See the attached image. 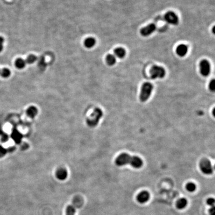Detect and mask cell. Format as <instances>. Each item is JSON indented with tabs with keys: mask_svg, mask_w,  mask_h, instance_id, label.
Wrapping results in <instances>:
<instances>
[{
	"mask_svg": "<svg viewBox=\"0 0 215 215\" xmlns=\"http://www.w3.org/2000/svg\"><path fill=\"white\" fill-rule=\"evenodd\" d=\"M115 164L118 166L129 164L134 168L138 169L142 167L143 161L139 157L132 156L127 153H122L116 158Z\"/></svg>",
	"mask_w": 215,
	"mask_h": 215,
	"instance_id": "1",
	"label": "cell"
},
{
	"mask_svg": "<svg viewBox=\"0 0 215 215\" xmlns=\"http://www.w3.org/2000/svg\"><path fill=\"white\" fill-rule=\"evenodd\" d=\"M103 116V112L99 108H96L91 114L90 117L87 119L86 122L90 127H94L97 126L100 120Z\"/></svg>",
	"mask_w": 215,
	"mask_h": 215,
	"instance_id": "2",
	"label": "cell"
},
{
	"mask_svg": "<svg viewBox=\"0 0 215 215\" xmlns=\"http://www.w3.org/2000/svg\"><path fill=\"white\" fill-rule=\"evenodd\" d=\"M153 85L150 82H145L141 86V91L139 95L141 101L145 102L148 100L153 90Z\"/></svg>",
	"mask_w": 215,
	"mask_h": 215,
	"instance_id": "3",
	"label": "cell"
},
{
	"mask_svg": "<svg viewBox=\"0 0 215 215\" xmlns=\"http://www.w3.org/2000/svg\"><path fill=\"white\" fill-rule=\"evenodd\" d=\"M150 75L152 79L163 78L164 77L166 71L164 67L158 65H153L150 69Z\"/></svg>",
	"mask_w": 215,
	"mask_h": 215,
	"instance_id": "4",
	"label": "cell"
},
{
	"mask_svg": "<svg viewBox=\"0 0 215 215\" xmlns=\"http://www.w3.org/2000/svg\"><path fill=\"white\" fill-rule=\"evenodd\" d=\"M199 167L202 173L206 175H211L213 172V168L210 160L207 158H203L200 162Z\"/></svg>",
	"mask_w": 215,
	"mask_h": 215,
	"instance_id": "5",
	"label": "cell"
},
{
	"mask_svg": "<svg viewBox=\"0 0 215 215\" xmlns=\"http://www.w3.org/2000/svg\"><path fill=\"white\" fill-rule=\"evenodd\" d=\"M199 67L200 71L202 75L204 77L208 76L211 71L210 62L206 59H203L200 62Z\"/></svg>",
	"mask_w": 215,
	"mask_h": 215,
	"instance_id": "6",
	"label": "cell"
},
{
	"mask_svg": "<svg viewBox=\"0 0 215 215\" xmlns=\"http://www.w3.org/2000/svg\"><path fill=\"white\" fill-rule=\"evenodd\" d=\"M164 19L167 23L172 25H177L179 23V18L172 11H168L165 14Z\"/></svg>",
	"mask_w": 215,
	"mask_h": 215,
	"instance_id": "7",
	"label": "cell"
},
{
	"mask_svg": "<svg viewBox=\"0 0 215 215\" xmlns=\"http://www.w3.org/2000/svg\"><path fill=\"white\" fill-rule=\"evenodd\" d=\"M157 29L156 25L154 24H150L145 27L142 28L140 33L143 36H148L155 31Z\"/></svg>",
	"mask_w": 215,
	"mask_h": 215,
	"instance_id": "8",
	"label": "cell"
},
{
	"mask_svg": "<svg viewBox=\"0 0 215 215\" xmlns=\"http://www.w3.org/2000/svg\"><path fill=\"white\" fill-rule=\"evenodd\" d=\"M150 198V193L146 191H141L137 196V200L139 203L144 204L148 201Z\"/></svg>",
	"mask_w": 215,
	"mask_h": 215,
	"instance_id": "9",
	"label": "cell"
},
{
	"mask_svg": "<svg viewBox=\"0 0 215 215\" xmlns=\"http://www.w3.org/2000/svg\"><path fill=\"white\" fill-rule=\"evenodd\" d=\"M11 138L17 144H19L21 143L23 136L19 131H17L16 129H14L11 134Z\"/></svg>",
	"mask_w": 215,
	"mask_h": 215,
	"instance_id": "10",
	"label": "cell"
},
{
	"mask_svg": "<svg viewBox=\"0 0 215 215\" xmlns=\"http://www.w3.org/2000/svg\"><path fill=\"white\" fill-rule=\"evenodd\" d=\"M188 47L186 45H179L176 48V53L178 55H179L180 57H184L188 52Z\"/></svg>",
	"mask_w": 215,
	"mask_h": 215,
	"instance_id": "11",
	"label": "cell"
},
{
	"mask_svg": "<svg viewBox=\"0 0 215 215\" xmlns=\"http://www.w3.org/2000/svg\"><path fill=\"white\" fill-rule=\"evenodd\" d=\"M68 173L66 169L60 168L56 172V177L59 180H64L67 178Z\"/></svg>",
	"mask_w": 215,
	"mask_h": 215,
	"instance_id": "12",
	"label": "cell"
},
{
	"mask_svg": "<svg viewBox=\"0 0 215 215\" xmlns=\"http://www.w3.org/2000/svg\"><path fill=\"white\" fill-rule=\"evenodd\" d=\"M114 54L119 58H123L126 56V50L122 47H118L114 50Z\"/></svg>",
	"mask_w": 215,
	"mask_h": 215,
	"instance_id": "13",
	"label": "cell"
},
{
	"mask_svg": "<svg viewBox=\"0 0 215 215\" xmlns=\"http://www.w3.org/2000/svg\"><path fill=\"white\" fill-rule=\"evenodd\" d=\"M38 109L36 107H34V106L29 107L26 111L27 115L29 118H32V119L34 118L36 116V115L38 114Z\"/></svg>",
	"mask_w": 215,
	"mask_h": 215,
	"instance_id": "14",
	"label": "cell"
},
{
	"mask_svg": "<svg viewBox=\"0 0 215 215\" xmlns=\"http://www.w3.org/2000/svg\"><path fill=\"white\" fill-rule=\"evenodd\" d=\"M96 43V40L91 37L86 38L84 41L85 46L88 48H92L95 46Z\"/></svg>",
	"mask_w": 215,
	"mask_h": 215,
	"instance_id": "15",
	"label": "cell"
},
{
	"mask_svg": "<svg viewBox=\"0 0 215 215\" xmlns=\"http://www.w3.org/2000/svg\"><path fill=\"white\" fill-rule=\"evenodd\" d=\"M187 200L184 198H180L179 199L176 203V207L177 208L180 210L183 209L186 207L187 205Z\"/></svg>",
	"mask_w": 215,
	"mask_h": 215,
	"instance_id": "16",
	"label": "cell"
},
{
	"mask_svg": "<svg viewBox=\"0 0 215 215\" xmlns=\"http://www.w3.org/2000/svg\"><path fill=\"white\" fill-rule=\"evenodd\" d=\"M15 64L16 67L17 68L22 69L24 68L26 64V60H24V59L19 58L16 59Z\"/></svg>",
	"mask_w": 215,
	"mask_h": 215,
	"instance_id": "17",
	"label": "cell"
},
{
	"mask_svg": "<svg viewBox=\"0 0 215 215\" xmlns=\"http://www.w3.org/2000/svg\"><path fill=\"white\" fill-rule=\"evenodd\" d=\"M106 60L107 64L109 66L114 65L116 62L115 56L111 54H109L107 55Z\"/></svg>",
	"mask_w": 215,
	"mask_h": 215,
	"instance_id": "18",
	"label": "cell"
},
{
	"mask_svg": "<svg viewBox=\"0 0 215 215\" xmlns=\"http://www.w3.org/2000/svg\"><path fill=\"white\" fill-rule=\"evenodd\" d=\"M10 69L8 68H3L2 69V70H1L0 72V75L1 76H2V77L4 78H8L10 76Z\"/></svg>",
	"mask_w": 215,
	"mask_h": 215,
	"instance_id": "19",
	"label": "cell"
},
{
	"mask_svg": "<svg viewBox=\"0 0 215 215\" xmlns=\"http://www.w3.org/2000/svg\"><path fill=\"white\" fill-rule=\"evenodd\" d=\"M37 60H38V58L35 55L31 54L27 57L26 59V63L31 64L35 63Z\"/></svg>",
	"mask_w": 215,
	"mask_h": 215,
	"instance_id": "20",
	"label": "cell"
},
{
	"mask_svg": "<svg viewBox=\"0 0 215 215\" xmlns=\"http://www.w3.org/2000/svg\"><path fill=\"white\" fill-rule=\"evenodd\" d=\"M186 189L189 192H193L196 189V184L193 182L188 183L187 184H186Z\"/></svg>",
	"mask_w": 215,
	"mask_h": 215,
	"instance_id": "21",
	"label": "cell"
},
{
	"mask_svg": "<svg viewBox=\"0 0 215 215\" xmlns=\"http://www.w3.org/2000/svg\"><path fill=\"white\" fill-rule=\"evenodd\" d=\"M76 210L72 206L69 205L67 207L66 210V215H75Z\"/></svg>",
	"mask_w": 215,
	"mask_h": 215,
	"instance_id": "22",
	"label": "cell"
},
{
	"mask_svg": "<svg viewBox=\"0 0 215 215\" xmlns=\"http://www.w3.org/2000/svg\"><path fill=\"white\" fill-rule=\"evenodd\" d=\"M209 88L211 91L214 92L215 91V80L214 79H212L211 81H210L209 85Z\"/></svg>",
	"mask_w": 215,
	"mask_h": 215,
	"instance_id": "23",
	"label": "cell"
},
{
	"mask_svg": "<svg viewBox=\"0 0 215 215\" xmlns=\"http://www.w3.org/2000/svg\"><path fill=\"white\" fill-rule=\"evenodd\" d=\"M0 136H1V141L3 142H6L9 140V136L3 132H0Z\"/></svg>",
	"mask_w": 215,
	"mask_h": 215,
	"instance_id": "24",
	"label": "cell"
},
{
	"mask_svg": "<svg viewBox=\"0 0 215 215\" xmlns=\"http://www.w3.org/2000/svg\"><path fill=\"white\" fill-rule=\"evenodd\" d=\"M7 152H8L7 149L4 148L2 145H0V158L4 157L7 154Z\"/></svg>",
	"mask_w": 215,
	"mask_h": 215,
	"instance_id": "25",
	"label": "cell"
},
{
	"mask_svg": "<svg viewBox=\"0 0 215 215\" xmlns=\"http://www.w3.org/2000/svg\"><path fill=\"white\" fill-rule=\"evenodd\" d=\"M215 199L213 198H209L207 200V204L210 206H214L215 205Z\"/></svg>",
	"mask_w": 215,
	"mask_h": 215,
	"instance_id": "26",
	"label": "cell"
},
{
	"mask_svg": "<svg viewBox=\"0 0 215 215\" xmlns=\"http://www.w3.org/2000/svg\"><path fill=\"white\" fill-rule=\"evenodd\" d=\"M4 41V38L2 36H0V53L3 50Z\"/></svg>",
	"mask_w": 215,
	"mask_h": 215,
	"instance_id": "27",
	"label": "cell"
},
{
	"mask_svg": "<svg viewBox=\"0 0 215 215\" xmlns=\"http://www.w3.org/2000/svg\"><path fill=\"white\" fill-rule=\"evenodd\" d=\"M209 213L210 215H215V207L213 206L209 210Z\"/></svg>",
	"mask_w": 215,
	"mask_h": 215,
	"instance_id": "28",
	"label": "cell"
},
{
	"mask_svg": "<svg viewBox=\"0 0 215 215\" xmlns=\"http://www.w3.org/2000/svg\"><path fill=\"white\" fill-rule=\"evenodd\" d=\"M15 150V147H10L9 148V150H7V152H12L14 151V150Z\"/></svg>",
	"mask_w": 215,
	"mask_h": 215,
	"instance_id": "29",
	"label": "cell"
},
{
	"mask_svg": "<svg viewBox=\"0 0 215 215\" xmlns=\"http://www.w3.org/2000/svg\"><path fill=\"white\" fill-rule=\"evenodd\" d=\"M22 148H23V150H26V149H27V148H29V145H27L26 143H25L24 145V146H22Z\"/></svg>",
	"mask_w": 215,
	"mask_h": 215,
	"instance_id": "30",
	"label": "cell"
},
{
	"mask_svg": "<svg viewBox=\"0 0 215 215\" xmlns=\"http://www.w3.org/2000/svg\"><path fill=\"white\" fill-rule=\"evenodd\" d=\"M215 109L214 108L213 110V116H214V117H215V114H214L215 113Z\"/></svg>",
	"mask_w": 215,
	"mask_h": 215,
	"instance_id": "31",
	"label": "cell"
},
{
	"mask_svg": "<svg viewBox=\"0 0 215 215\" xmlns=\"http://www.w3.org/2000/svg\"><path fill=\"white\" fill-rule=\"evenodd\" d=\"M215 26H214L213 28V33H215Z\"/></svg>",
	"mask_w": 215,
	"mask_h": 215,
	"instance_id": "32",
	"label": "cell"
},
{
	"mask_svg": "<svg viewBox=\"0 0 215 215\" xmlns=\"http://www.w3.org/2000/svg\"><path fill=\"white\" fill-rule=\"evenodd\" d=\"M0 72H1V70H0Z\"/></svg>",
	"mask_w": 215,
	"mask_h": 215,
	"instance_id": "33",
	"label": "cell"
}]
</instances>
